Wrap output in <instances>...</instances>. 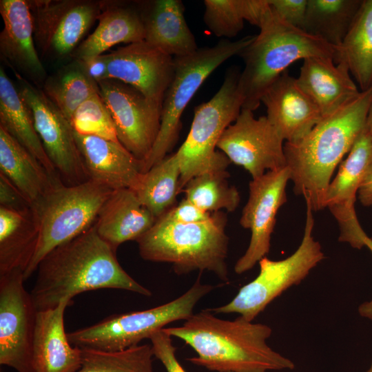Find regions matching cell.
<instances>
[{
	"instance_id": "cell-1",
	"label": "cell",
	"mask_w": 372,
	"mask_h": 372,
	"mask_svg": "<svg viewBox=\"0 0 372 372\" xmlns=\"http://www.w3.org/2000/svg\"><path fill=\"white\" fill-rule=\"evenodd\" d=\"M116 250L98 234L94 224L48 253L37 267L30 292L38 311L56 307L76 295L100 289H122L150 297L152 291L128 274Z\"/></svg>"
},
{
	"instance_id": "cell-2",
	"label": "cell",
	"mask_w": 372,
	"mask_h": 372,
	"mask_svg": "<svg viewBox=\"0 0 372 372\" xmlns=\"http://www.w3.org/2000/svg\"><path fill=\"white\" fill-rule=\"evenodd\" d=\"M163 332L192 347L197 355L187 360L216 372H268L295 367L294 363L267 342L271 328L239 316L224 320L207 309L194 313L178 327Z\"/></svg>"
},
{
	"instance_id": "cell-3",
	"label": "cell",
	"mask_w": 372,
	"mask_h": 372,
	"mask_svg": "<svg viewBox=\"0 0 372 372\" xmlns=\"http://www.w3.org/2000/svg\"><path fill=\"white\" fill-rule=\"evenodd\" d=\"M371 102L372 85L322 118L304 138L284 145L294 192L302 195L313 211L325 208V195L333 172L364 129Z\"/></svg>"
},
{
	"instance_id": "cell-4",
	"label": "cell",
	"mask_w": 372,
	"mask_h": 372,
	"mask_svg": "<svg viewBox=\"0 0 372 372\" xmlns=\"http://www.w3.org/2000/svg\"><path fill=\"white\" fill-rule=\"evenodd\" d=\"M258 28L259 34L240 54L245 67L238 82L242 109L252 111L259 107L266 90L291 64L310 56L333 59L335 54L334 47L286 23L269 4Z\"/></svg>"
},
{
	"instance_id": "cell-5",
	"label": "cell",
	"mask_w": 372,
	"mask_h": 372,
	"mask_svg": "<svg viewBox=\"0 0 372 372\" xmlns=\"http://www.w3.org/2000/svg\"><path fill=\"white\" fill-rule=\"evenodd\" d=\"M226 224L222 211L193 224L179 223L163 214L136 240L139 254L147 261L171 264L178 275L207 271L228 282Z\"/></svg>"
},
{
	"instance_id": "cell-6",
	"label": "cell",
	"mask_w": 372,
	"mask_h": 372,
	"mask_svg": "<svg viewBox=\"0 0 372 372\" xmlns=\"http://www.w3.org/2000/svg\"><path fill=\"white\" fill-rule=\"evenodd\" d=\"M113 190L89 180L83 183L55 185L32 206L39 227L34 254L24 271L25 280L43 258L56 247L92 227Z\"/></svg>"
},
{
	"instance_id": "cell-7",
	"label": "cell",
	"mask_w": 372,
	"mask_h": 372,
	"mask_svg": "<svg viewBox=\"0 0 372 372\" xmlns=\"http://www.w3.org/2000/svg\"><path fill=\"white\" fill-rule=\"evenodd\" d=\"M239 75L236 67L229 68L217 92L195 107L187 136L174 153L180 169L179 193L194 177L226 169L231 163L216 148L225 130L236 120L242 110V99L238 90Z\"/></svg>"
},
{
	"instance_id": "cell-8",
	"label": "cell",
	"mask_w": 372,
	"mask_h": 372,
	"mask_svg": "<svg viewBox=\"0 0 372 372\" xmlns=\"http://www.w3.org/2000/svg\"><path fill=\"white\" fill-rule=\"evenodd\" d=\"M255 37L248 35L234 41L223 39L214 46L198 48L192 54L174 57V76L163 101L159 133L143 164L142 173L172 150L179 136L183 111L206 79L225 61L240 56Z\"/></svg>"
},
{
	"instance_id": "cell-9",
	"label": "cell",
	"mask_w": 372,
	"mask_h": 372,
	"mask_svg": "<svg viewBox=\"0 0 372 372\" xmlns=\"http://www.w3.org/2000/svg\"><path fill=\"white\" fill-rule=\"evenodd\" d=\"M214 286L201 283L200 277L178 298L143 311L112 315L101 321L68 333L70 342L79 348L118 351L140 344L174 322L186 320L198 302Z\"/></svg>"
},
{
	"instance_id": "cell-10",
	"label": "cell",
	"mask_w": 372,
	"mask_h": 372,
	"mask_svg": "<svg viewBox=\"0 0 372 372\" xmlns=\"http://www.w3.org/2000/svg\"><path fill=\"white\" fill-rule=\"evenodd\" d=\"M307 205L303 237L298 249L289 257L272 260L264 257L259 262L260 272L242 286L228 303L207 309L214 314L238 313L247 320H254L287 289L300 284L324 258L321 245L313 236L314 218L310 203Z\"/></svg>"
},
{
	"instance_id": "cell-11",
	"label": "cell",
	"mask_w": 372,
	"mask_h": 372,
	"mask_svg": "<svg viewBox=\"0 0 372 372\" xmlns=\"http://www.w3.org/2000/svg\"><path fill=\"white\" fill-rule=\"evenodd\" d=\"M15 74L19 92L32 113L36 130L61 180L67 185L89 180L70 121L43 90L19 72Z\"/></svg>"
},
{
	"instance_id": "cell-12",
	"label": "cell",
	"mask_w": 372,
	"mask_h": 372,
	"mask_svg": "<svg viewBox=\"0 0 372 372\" xmlns=\"http://www.w3.org/2000/svg\"><path fill=\"white\" fill-rule=\"evenodd\" d=\"M23 271L0 276V364L33 372L38 310L25 287Z\"/></svg>"
},
{
	"instance_id": "cell-13",
	"label": "cell",
	"mask_w": 372,
	"mask_h": 372,
	"mask_svg": "<svg viewBox=\"0 0 372 372\" xmlns=\"http://www.w3.org/2000/svg\"><path fill=\"white\" fill-rule=\"evenodd\" d=\"M97 84L118 141L143 164L159 133L162 107L151 103L134 87L121 81L107 79Z\"/></svg>"
},
{
	"instance_id": "cell-14",
	"label": "cell",
	"mask_w": 372,
	"mask_h": 372,
	"mask_svg": "<svg viewBox=\"0 0 372 372\" xmlns=\"http://www.w3.org/2000/svg\"><path fill=\"white\" fill-rule=\"evenodd\" d=\"M34 38L43 55L64 58L98 19L105 3L81 0L28 1Z\"/></svg>"
},
{
	"instance_id": "cell-15",
	"label": "cell",
	"mask_w": 372,
	"mask_h": 372,
	"mask_svg": "<svg viewBox=\"0 0 372 372\" xmlns=\"http://www.w3.org/2000/svg\"><path fill=\"white\" fill-rule=\"evenodd\" d=\"M242 109L222 134L217 148L236 165L257 178L268 171L286 167L284 140L266 116L255 118Z\"/></svg>"
},
{
	"instance_id": "cell-16",
	"label": "cell",
	"mask_w": 372,
	"mask_h": 372,
	"mask_svg": "<svg viewBox=\"0 0 372 372\" xmlns=\"http://www.w3.org/2000/svg\"><path fill=\"white\" fill-rule=\"evenodd\" d=\"M289 180L290 172L286 166L268 171L249 182V198L240 224L250 229L251 238L246 251L234 265L236 273L250 270L269 254L276 214L287 202L286 187Z\"/></svg>"
},
{
	"instance_id": "cell-17",
	"label": "cell",
	"mask_w": 372,
	"mask_h": 372,
	"mask_svg": "<svg viewBox=\"0 0 372 372\" xmlns=\"http://www.w3.org/2000/svg\"><path fill=\"white\" fill-rule=\"evenodd\" d=\"M372 172V138L364 127L327 188L324 207L336 219L339 240L361 249L368 236L358 219L355 203L358 191Z\"/></svg>"
},
{
	"instance_id": "cell-18",
	"label": "cell",
	"mask_w": 372,
	"mask_h": 372,
	"mask_svg": "<svg viewBox=\"0 0 372 372\" xmlns=\"http://www.w3.org/2000/svg\"><path fill=\"white\" fill-rule=\"evenodd\" d=\"M107 56V79L131 85L151 103L162 107L174 76V57L145 40L118 48Z\"/></svg>"
},
{
	"instance_id": "cell-19",
	"label": "cell",
	"mask_w": 372,
	"mask_h": 372,
	"mask_svg": "<svg viewBox=\"0 0 372 372\" xmlns=\"http://www.w3.org/2000/svg\"><path fill=\"white\" fill-rule=\"evenodd\" d=\"M267 117L286 143L304 138L322 119L318 106L288 72H284L261 98Z\"/></svg>"
},
{
	"instance_id": "cell-20",
	"label": "cell",
	"mask_w": 372,
	"mask_h": 372,
	"mask_svg": "<svg viewBox=\"0 0 372 372\" xmlns=\"http://www.w3.org/2000/svg\"><path fill=\"white\" fill-rule=\"evenodd\" d=\"M90 180L112 190H134L142 175L143 163L120 143L74 132Z\"/></svg>"
},
{
	"instance_id": "cell-21",
	"label": "cell",
	"mask_w": 372,
	"mask_h": 372,
	"mask_svg": "<svg viewBox=\"0 0 372 372\" xmlns=\"http://www.w3.org/2000/svg\"><path fill=\"white\" fill-rule=\"evenodd\" d=\"M3 28L0 34L1 58L12 68L37 81L45 71L35 48L33 20L28 1L1 0Z\"/></svg>"
},
{
	"instance_id": "cell-22",
	"label": "cell",
	"mask_w": 372,
	"mask_h": 372,
	"mask_svg": "<svg viewBox=\"0 0 372 372\" xmlns=\"http://www.w3.org/2000/svg\"><path fill=\"white\" fill-rule=\"evenodd\" d=\"M349 69L332 58L310 56L303 59L296 82L327 117L355 99L360 93Z\"/></svg>"
},
{
	"instance_id": "cell-23",
	"label": "cell",
	"mask_w": 372,
	"mask_h": 372,
	"mask_svg": "<svg viewBox=\"0 0 372 372\" xmlns=\"http://www.w3.org/2000/svg\"><path fill=\"white\" fill-rule=\"evenodd\" d=\"M72 302L38 311L33 346V372H76L81 365V349L74 347L65 331L64 313Z\"/></svg>"
},
{
	"instance_id": "cell-24",
	"label": "cell",
	"mask_w": 372,
	"mask_h": 372,
	"mask_svg": "<svg viewBox=\"0 0 372 372\" xmlns=\"http://www.w3.org/2000/svg\"><path fill=\"white\" fill-rule=\"evenodd\" d=\"M156 218L130 189L113 190L94 223L100 237L114 250L122 243L137 240Z\"/></svg>"
},
{
	"instance_id": "cell-25",
	"label": "cell",
	"mask_w": 372,
	"mask_h": 372,
	"mask_svg": "<svg viewBox=\"0 0 372 372\" xmlns=\"http://www.w3.org/2000/svg\"><path fill=\"white\" fill-rule=\"evenodd\" d=\"M180 0L150 1L141 15L145 28V41L172 56H185L195 52L198 45L184 16Z\"/></svg>"
},
{
	"instance_id": "cell-26",
	"label": "cell",
	"mask_w": 372,
	"mask_h": 372,
	"mask_svg": "<svg viewBox=\"0 0 372 372\" xmlns=\"http://www.w3.org/2000/svg\"><path fill=\"white\" fill-rule=\"evenodd\" d=\"M0 173L5 176L32 206L55 185L43 165L0 126Z\"/></svg>"
},
{
	"instance_id": "cell-27",
	"label": "cell",
	"mask_w": 372,
	"mask_h": 372,
	"mask_svg": "<svg viewBox=\"0 0 372 372\" xmlns=\"http://www.w3.org/2000/svg\"><path fill=\"white\" fill-rule=\"evenodd\" d=\"M0 126L33 155L50 176L61 180L43 147L29 107L2 67L0 68Z\"/></svg>"
},
{
	"instance_id": "cell-28",
	"label": "cell",
	"mask_w": 372,
	"mask_h": 372,
	"mask_svg": "<svg viewBox=\"0 0 372 372\" xmlns=\"http://www.w3.org/2000/svg\"><path fill=\"white\" fill-rule=\"evenodd\" d=\"M39 227L32 208L16 211L0 207V276L24 271L37 248Z\"/></svg>"
},
{
	"instance_id": "cell-29",
	"label": "cell",
	"mask_w": 372,
	"mask_h": 372,
	"mask_svg": "<svg viewBox=\"0 0 372 372\" xmlns=\"http://www.w3.org/2000/svg\"><path fill=\"white\" fill-rule=\"evenodd\" d=\"M95 30L73 52L76 59L103 54L114 45L145 40V28L141 13L118 6H105Z\"/></svg>"
},
{
	"instance_id": "cell-30",
	"label": "cell",
	"mask_w": 372,
	"mask_h": 372,
	"mask_svg": "<svg viewBox=\"0 0 372 372\" xmlns=\"http://www.w3.org/2000/svg\"><path fill=\"white\" fill-rule=\"evenodd\" d=\"M333 61L347 67L361 91L372 85V0H363Z\"/></svg>"
},
{
	"instance_id": "cell-31",
	"label": "cell",
	"mask_w": 372,
	"mask_h": 372,
	"mask_svg": "<svg viewBox=\"0 0 372 372\" xmlns=\"http://www.w3.org/2000/svg\"><path fill=\"white\" fill-rule=\"evenodd\" d=\"M363 0H308L303 30L334 48L341 45Z\"/></svg>"
},
{
	"instance_id": "cell-32",
	"label": "cell",
	"mask_w": 372,
	"mask_h": 372,
	"mask_svg": "<svg viewBox=\"0 0 372 372\" xmlns=\"http://www.w3.org/2000/svg\"><path fill=\"white\" fill-rule=\"evenodd\" d=\"M180 176L179 163L174 153L143 173L133 191L143 205L158 218L176 202Z\"/></svg>"
},
{
	"instance_id": "cell-33",
	"label": "cell",
	"mask_w": 372,
	"mask_h": 372,
	"mask_svg": "<svg viewBox=\"0 0 372 372\" xmlns=\"http://www.w3.org/2000/svg\"><path fill=\"white\" fill-rule=\"evenodd\" d=\"M203 21L218 37L229 39L243 28L244 21L260 26L268 0H205Z\"/></svg>"
},
{
	"instance_id": "cell-34",
	"label": "cell",
	"mask_w": 372,
	"mask_h": 372,
	"mask_svg": "<svg viewBox=\"0 0 372 372\" xmlns=\"http://www.w3.org/2000/svg\"><path fill=\"white\" fill-rule=\"evenodd\" d=\"M43 91L70 122L84 101L99 93L97 83L86 74L77 61L46 79Z\"/></svg>"
},
{
	"instance_id": "cell-35",
	"label": "cell",
	"mask_w": 372,
	"mask_h": 372,
	"mask_svg": "<svg viewBox=\"0 0 372 372\" xmlns=\"http://www.w3.org/2000/svg\"><path fill=\"white\" fill-rule=\"evenodd\" d=\"M226 169L210 171L192 178L182 192L185 198L205 211L214 213L225 209L234 211L240 197L238 189L229 185Z\"/></svg>"
},
{
	"instance_id": "cell-36",
	"label": "cell",
	"mask_w": 372,
	"mask_h": 372,
	"mask_svg": "<svg viewBox=\"0 0 372 372\" xmlns=\"http://www.w3.org/2000/svg\"><path fill=\"white\" fill-rule=\"evenodd\" d=\"M81 349V365L76 372H155L151 344L106 351Z\"/></svg>"
},
{
	"instance_id": "cell-37",
	"label": "cell",
	"mask_w": 372,
	"mask_h": 372,
	"mask_svg": "<svg viewBox=\"0 0 372 372\" xmlns=\"http://www.w3.org/2000/svg\"><path fill=\"white\" fill-rule=\"evenodd\" d=\"M70 123L74 131L80 134L96 136L120 143L111 115L99 93L84 101L76 110Z\"/></svg>"
},
{
	"instance_id": "cell-38",
	"label": "cell",
	"mask_w": 372,
	"mask_h": 372,
	"mask_svg": "<svg viewBox=\"0 0 372 372\" xmlns=\"http://www.w3.org/2000/svg\"><path fill=\"white\" fill-rule=\"evenodd\" d=\"M154 358L161 361L167 372H187L178 362L172 338L163 331L154 333L149 339Z\"/></svg>"
},
{
	"instance_id": "cell-39",
	"label": "cell",
	"mask_w": 372,
	"mask_h": 372,
	"mask_svg": "<svg viewBox=\"0 0 372 372\" xmlns=\"http://www.w3.org/2000/svg\"><path fill=\"white\" fill-rule=\"evenodd\" d=\"M308 0H268L275 12L286 23L303 30Z\"/></svg>"
},
{
	"instance_id": "cell-40",
	"label": "cell",
	"mask_w": 372,
	"mask_h": 372,
	"mask_svg": "<svg viewBox=\"0 0 372 372\" xmlns=\"http://www.w3.org/2000/svg\"><path fill=\"white\" fill-rule=\"evenodd\" d=\"M212 214L203 211L187 199L183 198L178 205L171 208L164 215L179 223L193 224L209 220Z\"/></svg>"
},
{
	"instance_id": "cell-41",
	"label": "cell",
	"mask_w": 372,
	"mask_h": 372,
	"mask_svg": "<svg viewBox=\"0 0 372 372\" xmlns=\"http://www.w3.org/2000/svg\"><path fill=\"white\" fill-rule=\"evenodd\" d=\"M0 207L16 211H26L32 208L19 189L1 173Z\"/></svg>"
},
{
	"instance_id": "cell-42",
	"label": "cell",
	"mask_w": 372,
	"mask_h": 372,
	"mask_svg": "<svg viewBox=\"0 0 372 372\" xmlns=\"http://www.w3.org/2000/svg\"><path fill=\"white\" fill-rule=\"evenodd\" d=\"M86 74L93 81L99 83L107 79L108 60L107 54L86 57L76 60Z\"/></svg>"
},
{
	"instance_id": "cell-43",
	"label": "cell",
	"mask_w": 372,
	"mask_h": 372,
	"mask_svg": "<svg viewBox=\"0 0 372 372\" xmlns=\"http://www.w3.org/2000/svg\"><path fill=\"white\" fill-rule=\"evenodd\" d=\"M358 196L362 205L372 207V172L360 187Z\"/></svg>"
},
{
	"instance_id": "cell-44",
	"label": "cell",
	"mask_w": 372,
	"mask_h": 372,
	"mask_svg": "<svg viewBox=\"0 0 372 372\" xmlns=\"http://www.w3.org/2000/svg\"><path fill=\"white\" fill-rule=\"evenodd\" d=\"M364 245L372 253V239L369 236L365 239ZM358 313L361 316L372 320V298L359 306Z\"/></svg>"
},
{
	"instance_id": "cell-45",
	"label": "cell",
	"mask_w": 372,
	"mask_h": 372,
	"mask_svg": "<svg viewBox=\"0 0 372 372\" xmlns=\"http://www.w3.org/2000/svg\"><path fill=\"white\" fill-rule=\"evenodd\" d=\"M365 128L372 138V102L368 111Z\"/></svg>"
},
{
	"instance_id": "cell-46",
	"label": "cell",
	"mask_w": 372,
	"mask_h": 372,
	"mask_svg": "<svg viewBox=\"0 0 372 372\" xmlns=\"http://www.w3.org/2000/svg\"><path fill=\"white\" fill-rule=\"evenodd\" d=\"M366 372H372V363H371V365L370 368L368 369V371Z\"/></svg>"
}]
</instances>
